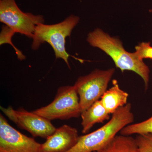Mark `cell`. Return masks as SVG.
<instances>
[{"instance_id": "cell-1", "label": "cell", "mask_w": 152, "mask_h": 152, "mask_svg": "<svg viewBox=\"0 0 152 152\" xmlns=\"http://www.w3.org/2000/svg\"><path fill=\"white\" fill-rule=\"evenodd\" d=\"M87 41L92 47L100 49L110 56L116 66L122 72L132 71L138 75L143 80L146 89L148 88L149 68L134 53L126 51L120 40L111 37L101 29L97 28L88 34Z\"/></svg>"}, {"instance_id": "cell-15", "label": "cell", "mask_w": 152, "mask_h": 152, "mask_svg": "<svg viewBox=\"0 0 152 152\" xmlns=\"http://www.w3.org/2000/svg\"><path fill=\"white\" fill-rule=\"evenodd\" d=\"M140 152H152V134L137 135L135 138Z\"/></svg>"}, {"instance_id": "cell-11", "label": "cell", "mask_w": 152, "mask_h": 152, "mask_svg": "<svg viewBox=\"0 0 152 152\" xmlns=\"http://www.w3.org/2000/svg\"><path fill=\"white\" fill-rule=\"evenodd\" d=\"M110 115L100 100L95 102L88 108L81 113L82 133L86 134L96 124L109 120Z\"/></svg>"}, {"instance_id": "cell-9", "label": "cell", "mask_w": 152, "mask_h": 152, "mask_svg": "<svg viewBox=\"0 0 152 152\" xmlns=\"http://www.w3.org/2000/svg\"><path fill=\"white\" fill-rule=\"evenodd\" d=\"M80 136L77 129L67 125L56 129L41 145V152H66L75 146Z\"/></svg>"}, {"instance_id": "cell-2", "label": "cell", "mask_w": 152, "mask_h": 152, "mask_svg": "<svg viewBox=\"0 0 152 152\" xmlns=\"http://www.w3.org/2000/svg\"><path fill=\"white\" fill-rule=\"evenodd\" d=\"M132 104L127 103L113 114L110 120L96 130L80 136L75 145L66 152H99L107 146L117 134L134 122Z\"/></svg>"}, {"instance_id": "cell-7", "label": "cell", "mask_w": 152, "mask_h": 152, "mask_svg": "<svg viewBox=\"0 0 152 152\" xmlns=\"http://www.w3.org/2000/svg\"><path fill=\"white\" fill-rule=\"evenodd\" d=\"M1 110L19 128L28 131L34 137L47 139L56 129L51 121L34 112H28L23 109L15 110L11 106L7 108L1 107Z\"/></svg>"}, {"instance_id": "cell-13", "label": "cell", "mask_w": 152, "mask_h": 152, "mask_svg": "<svg viewBox=\"0 0 152 152\" xmlns=\"http://www.w3.org/2000/svg\"><path fill=\"white\" fill-rule=\"evenodd\" d=\"M147 134H152V116L143 121L129 125L120 132L121 134L125 136Z\"/></svg>"}, {"instance_id": "cell-8", "label": "cell", "mask_w": 152, "mask_h": 152, "mask_svg": "<svg viewBox=\"0 0 152 152\" xmlns=\"http://www.w3.org/2000/svg\"><path fill=\"white\" fill-rule=\"evenodd\" d=\"M41 145L12 127L0 115V152H41Z\"/></svg>"}, {"instance_id": "cell-17", "label": "cell", "mask_w": 152, "mask_h": 152, "mask_svg": "<svg viewBox=\"0 0 152 152\" xmlns=\"http://www.w3.org/2000/svg\"></svg>"}, {"instance_id": "cell-10", "label": "cell", "mask_w": 152, "mask_h": 152, "mask_svg": "<svg viewBox=\"0 0 152 152\" xmlns=\"http://www.w3.org/2000/svg\"><path fill=\"white\" fill-rule=\"evenodd\" d=\"M113 86L105 92L100 99L110 114H113L119 108L126 105L129 96L128 93L120 88L117 80H113Z\"/></svg>"}, {"instance_id": "cell-3", "label": "cell", "mask_w": 152, "mask_h": 152, "mask_svg": "<svg viewBox=\"0 0 152 152\" xmlns=\"http://www.w3.org/2000/svg\"><path fill=\"white\" fill-rule=\"evenodd\" d=\"M79 17L71 15L61 22L52 25L39 24L36 26L32 38V49L37 50L42 44L47 43L52 47L56 58L62 59L70 68L69 55L66 49V38L78 24Z\"/></svg>"}, {"instance_id": "cell-16", "label": "cell", "mask_w": 152, "mask_h": 152, "mask_svg": "<svg viewBox=\"0 0 152 152\" xmlns=\"http://www.w3.org/2000/svg\"><path fill=\"white\" fill-rule=\"evenodd\" d=\"M135 54L140 59H152V46L150 42H142L135 47Z\"/></svg>"}, {"instance_id": "cell-4", "label": "cell", "mask_w": 152, "mask_h": 152, "mask_svg": "<svg viewBox=\"0 0 152 152\" xmlns=\"http://www.w3.org/2000/svg\"><path fill=\"white\" fill-rule=\"evenodd\" d=\"M33 112L50 121L78 118L82 113L78 94L74 86L60 87L50 104Z\"/></svg>"}, {"instance_id": "cell-12", "label": "cell", "mask_w": 152, "mask_h": 152, "mask_svg": "<svg viewBox=\"0 0 152 152\" xmlns=\"http://www.w3.org/2000/svg\"><path fill=\"white\" fill-rule=\"evenodd\" d=\"M98 152H140L135 138L131 136L117 135L102 150Z\"/></svg>"}, {"instance_id": "cell-14", "label": "cell", "mask_w": 152, "mask_h": 152, "mask_svg": "<svg viewBox=\"0 0 152 152\" xmlns=\"http://www.w3.org/2000/svg\"><path fill=\"white\" fill-rule=\"evenodd\" d=\"M15 34V33L8 27L7 26H3L1 33V36H0L1 37L0 45H1L5 43L10 44L15 50L16 53L19 59L20 60L25 59L26 58L25 56L23 55V53L20 51L16 47H15L12 43V38Z\"/></svg>"}, {"instance_id": "cell-6", "label": "cell", "mask_w": 152, "mask_h": 152, "mask_svg": "<svg viewBox=\"0 0 152 152\" xmlns=\"http://www.w3.org/2000/svg\"><path fill=\"white\" fill-rule=\"evenodd\" d=\"M0 21L15 33L32 38L36 26L44 23L42 15L24 12L17 5L15 0H1Z\"/></svg>"}, {"instance_id": "cell-5", "label": "cell", "mask_w": 152, "mask_h": 152, "mask_svg": "<svg viewBox=\"0 0 152 152\" xmlns=\"http://www.w3.org/2000/svg\"><path fill=\"white\" fill-rule=\"evenodd\" d=\"M115 72L113 68L106 70L97 69L77 80L74 86L78 94L82 113L100 99Z\"/></svg>"}]
</instances>
